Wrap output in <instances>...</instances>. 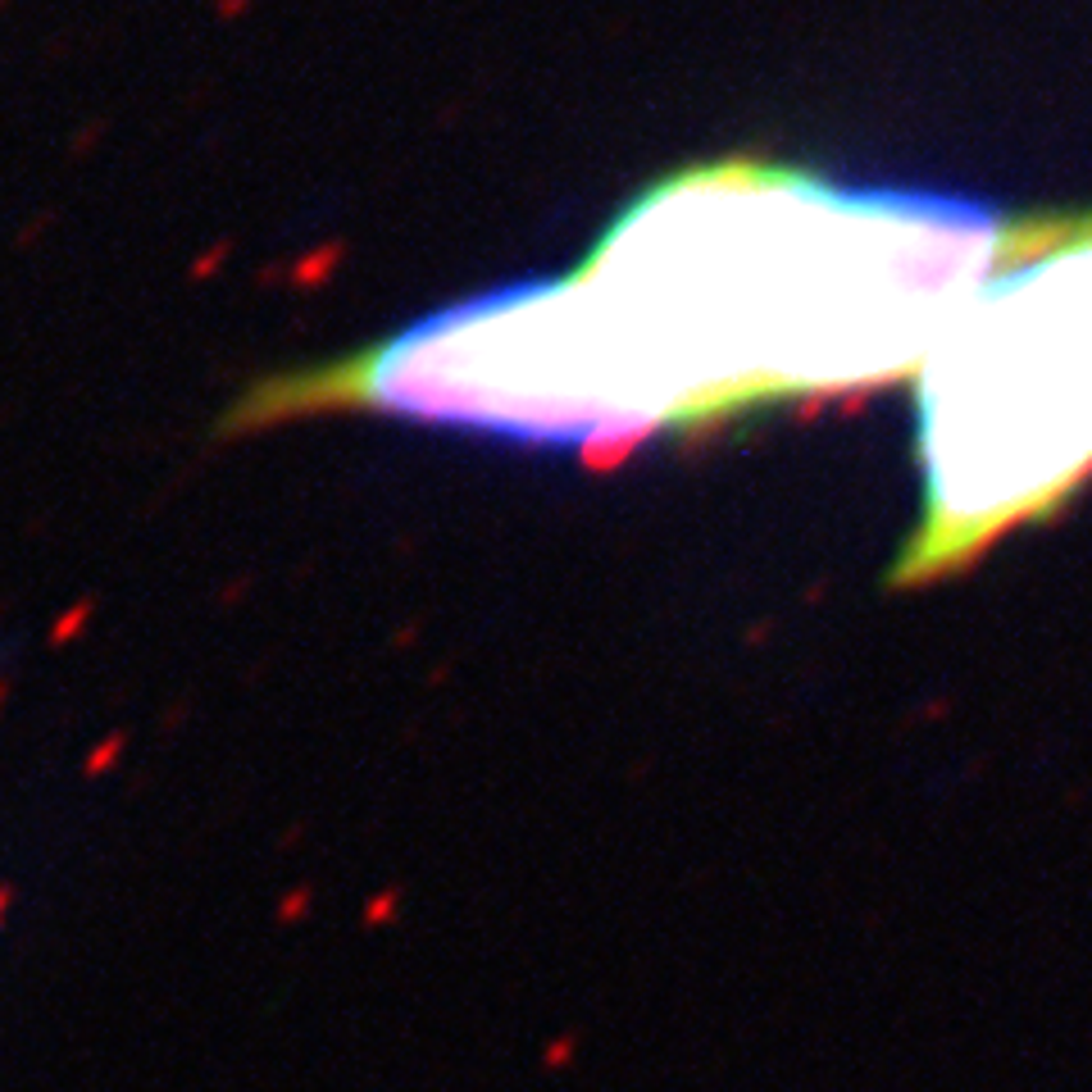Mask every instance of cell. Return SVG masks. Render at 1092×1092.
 Returning <instances> with one entry per match:
<instances>
[{"label": "cell", "instance_id": "obj_1", "mask_svg": "<svg viewBox=\"0 0 1092 1092\" xmlns=\"http://www.w3.org/2000/svg\"><path fill=\"white\" fill-rule=\"evenodd\" d=\"M1002 237L993 210L943 192L706 159L647 183L579 269L446 306L423 392L442 428L620 460L920 374Z\"/></svg>", "mask_w": 1092, "mask_h": 1092}, {"label": "cell", "instance_id": "obj_2", "mask_svg": "<svg viewBox=\"0 0 1092 1092\" xmlns=\"http://www.w3.org/2000/svg\"><path fill=\"white\" fill-rule=\"evenodd\" d=\"M916 460L925 510L896 588L965 570L1092 473V210L1006 224L916 374Z\"/></svg>", "mask_w": 1092, "mask_h": 1092}]
</instances>
